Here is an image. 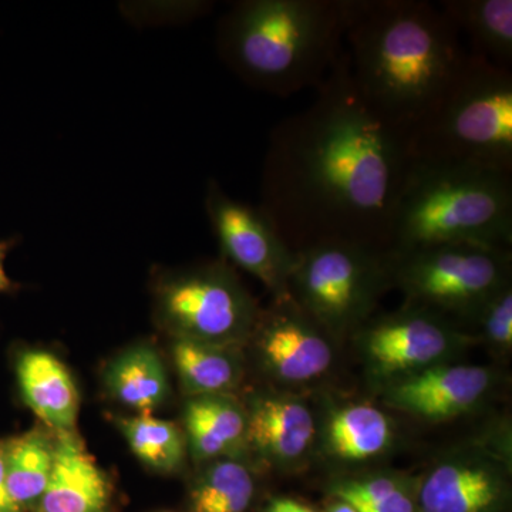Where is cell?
<instances>
[{"label": "cell", "instance_id": "obj_25", "mask_svg": "<svg viewBox=\"0 0 512 512\" xmlns=\"http://www.w3.org/2000/svg\"><path fill=\"white\" fill-rule=\"evenodd\" d=\"M121 433L126 437L134 456L161 473H174L183 467L188 453L184 431L171 421L138 414L119 421Z\"/></svg>", "mask_w": 512, "mask_h": 512}, {"label": "cell", "instance_id": "obj_19", "mask_svg": "<svg viewBox=\"0 0 512 512\" xmlns=\"http://www.w3.org/2000/svg\"><path fill=\"white\" fill-rule=\"evenodd\" d=\"M437 6L457 32L473 43V55L511 69V0H444Z\"/></svg>", "mask_w": 512, "mask_h": 512}, {"label": "cell", "instance_id": "obj_16", "mask_svg": "<svg viewBox=\"0 0 512 512\" xmlns=\"http://www.w3.org/2000/svg\"><path fill=\"white\" fill-rule=\"evenodd\" d=\"M111 485L72 431L57 433L52 476L40 512H109Z\"/></svg>", "mask_w": 512, "mask_h": 512}, {"label": "cell", "instance_id": "obj_14", "mask_svg": "<svg viewBox=\"0 0 512 512\" xmlns=\"http://www.w3.org/2000/svg\"><path fill=\"white\" fill-rule=\"evenodd\" d=\"M245 409L248 450L276 470H303L318 444V416L311 404L288 390L256 394Z\"/></svg>", "mask_w": 512, "mask_h": 512}, {"label": "cell", "instance_id": "obj_21", "mask_svg": "<svg viewBox=\"0 0 512 512\" xmlns=\"http://www.w3.org/2000/svg\"><path fill=\"white\" fill-rule=\"evenodd\" d=\"M106 386L117 402L141 416L157 410L170 392L163 362L147 345L121 353L107 369Z\"/></svg>", "mask_w": 512, "mask_h": 512}, {"label": "cell", "instance_id": "obj_5", "mask_svg": "<svg viewBox=\"0 0 512 512\" xmlns=\"http://www.w3.org/2000/svg\"><path fill=\"white\" fill-rule=\"evenodd\" d=\"M412 160L512 174V72L471 53L439 106L410 136Z\"/></svg>", "mask_w": 512, "mask_h": 512}, {"label": "cell", "instance_id": "obj_30", "mask_svg": "<svg viewBox=\"0 0 512 512\" xmlns=\"http://www.w3.org/2000/svg\"><path fill=\"white\" fill-rule=\"evenodd\" d=\"M322 512H359L353 507L352 504L346 503V501L340 500L336 497H328L325 508Z\"/></svg>", "mask_w": 512, "mask_h": 512}, {"label": "cell", "instance_id": "obj_23", "mask_svg": "<svg viewBox=\"0 0 512 512\" xmlns=\"http://www.w3.org/2000/svg\"><path fill=\"white\" fill-rule=\"evenodd\" d=\"M254 470L244 457L205 463L191 488L192 512H247L256 495Z\"/></svg>", "mask_w": 512, "mask_h": 512}, {"label": "cell", "instance_id": "obj_13", "mask_svg": "<svg viewBox=\"0 0 512 512\" xmlns=\"http://www.w3.org/2000/svg\"><path fill=\"white\" fill-rule=\"evenodd\" d=\"M500 377L491 366L448 362L376 389L387 409L426 423L476 413L490 402Z\"/></svg>", "mask_w": 512, "mask_h": 512}, {"label": "cell", "instance_id": "obj_8", "mask_svg": "<svg viewBox=\"0 0 512 512\" xmlns=\"http://www.w3.org/2000/svg\"><path fill=\"white\" fill-rule=\"evenodd\" d=\"M350 338L376 389L443 363L457 362L473 336L453 320L404 303L399 311L370 316Z\"/></svg>", "mask_w": 512, "mask_h": 512}, {"label": "cell", "instance_id": "obj_1", "mask_svg": "<svg viewBox=\"0 0 512 512\" xmlns=\"http://www.w3.org/2000/svg\"><path fill=\"white\" fill-rule=\"evenodd\" d=\"M409 137L367 106L338 60L308 109L272 131L261 210L293 252L328 241L387 252Z\"/></svg>", "mask_w": 512, "mask_h": 512}, {"label": "cell", "instance_id": "obj_12", "mask_svg": "<svg viewBox=\"0 0 512 512\" xmlns=\"http://www.w3.org/2000/svg\"><path fill=\"white\" fill-rule=\"evenodd\" d=\"M205 202L224 255L259 279L275 301L289 298L295 252L286 245L268 215L261 208L232 200L215 183L208 187Z\"/></svg>", "mask_w": 512, "mask_h": 512}, {"label": "cell", "instance_id": "obj_9", "mask_svg": "<svg viewBox=\"0 0 512 512\" xmlns=\"http://www.w3.org/2000/svg\"><path fill=\"white\" fill-rule=\"evenodd\" d=\"M157 308L175 338L235 349L249 342L259 316L247 289L221 264L165 278L158 286Z\"/></svg>", "mask_w": 512, "mask_h": 512}, {"label": "cell", "instance_id": "obj_10", "mask_svg": "<svg viewBox=\"0 0 512 512\" xmlns=\"http://www.w3.org/2000/svg\"><path fill=\"white\" fill-rule=\"evenodd\" d=\"M511 501L507 443L450 448L417 476L419 512H510Z\"/></svg>", "mask_w": 512, "mask_h": 512}, {"label": "cell", "instance_id": "obj_11", "mask_svg": "<svg viewBox=\"0 0 512 512\" xmlns=\"http://www.w3.org/2000/svg\"><path fill=\"white\" fill-rule=\"evenodd\" d=\"M266 375L288 390L312 386L335 365L336 342L292 301L259 311L251 339Z\"/></svg>", "mask_w": 512, "mask_h": 512}, {"label": "cell", "instance_id": "obj_7", "mask_svg": "<svg viewBox=\"0 0 512 512\" xmlns=\"http://www.w3.org/2000/svg\"><path fill=\"white\" fill-rule=\"evenodd\" d=\"M389 256L392 285L406 303L440 313L458 326L512 284L510 249L444 245Z\"/></svg>", "mask_w": 512, "mask_h": 512}, {"label": "cell", "instance_id": "obj_27", "mask_svg": "<svg viewBox=\"0 0 512 512\" xmlns=\"http://www.w3.org/2000/svg\"><path fill=\"white\" fill-rule=\"evenodd\" d=\"M0 512H22L10 497L6 481L5 441H0Z\"/></svg>", "mask_w": 512, "mask_h": 512}, {"label": "cell", "instance_id": "obj_29", "mask_svg": "<svg viewBox=\"0 0 512 512\" xmlns=\"http://www.w3.org/2000/svg\"><path fill=\"white\" fill-rule=\"evenodd\" d=\"M10 247H12V241L0 239V295L13 291V288H15L12 279L6 274L5 268V259Z\"/></svg>", "mask_w": 512, "mask_h": 512}, {"label": "cell", "instance_id": "obj_3", "mask_svg": "<svg viewBox=\"0 0 512 512\" xmlns=\"http://www.w3.org/2000/svg\"><path fill=\"white\" fill-rule=\"evenodd\" d=\"M357 0H248L221 25L222 56L264 92L318 89L342 50Z\"/></svg>", "mask_w": 512, "mask_h": 512}, {"label": "cell", "instance_id": "obj_2", "mask_svg": "<svg viewBox=\"0 0 512 512\" xmlns=\"http://www.w3.org/2000/svg\"><path fill=\"white\" fill-rule=\"evenodd\" d=\"M345 40L360 96L409 140L471 56L453 23L426 0H357Z\"/></svg>", "mask_w": 512, "mask_h": 512}, {"label": "cell", "instance_id": "obj_17", "mask_svg": "<svg viewBox=\"0 0 512 512\" xmlns=\"http://www.w3.org/2000/svg\"><path fill=\"white\" fill-rule=\"evenodd\" d=\"M183 420L188 451L198 463L248 451L247 409L234 394L188 397Z\"/></svg>", "mask_w": 512, "mask_h": 512}, {"label": "cell", "instance_id": "obj_28", "mask_svg": "<svg viewBox=\"0 0 512 512\" xmlns=\"http://www.w3.org/2000/svg\"><path fill=\"white\" fill-rule=\"evenodd\" d=\"M264 512H319L311 505L293 497H275L265 505Z\"/></svg>", "mask_w": 512, "mask_h": 512}, {"label": "cell", "instance_id": "obj_15", "mask_svg": "<svg viewBox=\"0 0 512 512\" xmlns=\"http://www.w3.org/2000/svg\"><path fill=\"white\" fill-rule=\"evenodd\" d=\"M392 417L369 402L333 403L318 417L316 451L332 463L360 467L386 456L396 444Z\"/></svg>", "mask_w": 512, "mask_h": 512}, {"label": "cell", "instance_id": "obj_24", "mask_svg": "<svg viewBox=\"0 0 512 512\" xmlns=\"http://www.w3.org/2000/svg\"><path fill=\"white\" fill-rule=\"evenodd\" d=\"M55 441L42 431L5 441L6 481L20 510L39 503L52 476Z\"/></svg>", "mask_w": 512, "mask_h": 512}, {"label": "cell", "instance_id": "obj_6", "mask_svg": "<svg viewBox=\"0 0 512 512\" xmlns=\"http://www.w3.org/2000/svg\"><path fill=\"white\" fill-rule=\"evenodd\" d=\"M390 256L355 242L328 241L295 252L289 296L336 343L350 338L392 288Z\"/></svg>", "mask_w": 512, "mask_h": 512}, {"label": "cell", "instance_id": "obj_20", "mask_svg": "<svg viewBox=\"0 0 512 512\" xmlns=\"http://www.w3.org/2000/svg\"><path fill=\"white\" fill-rule=\"evenodd\" d=\"M171 355L188 397L234 394L244 376L235 348L175 338Z\"/></svg>", "mask_w": 512, "mask_h": 512}, {"label": "cell", "instance_id": "obj_4", "mask_svg": "<svg viewBox=\"0 0 512 512\" xmlns=\"http://www.w3.org/2000/svg\"><path fill=\"white\" fill-rule=\"evenodd\" d=\"M444 245L512 247V174L412 160L394 208L387 254Z\"/></svg>", "mask_w": 512, "mask_h": 512}, {"label": "cell", "instance_id": "obj_18", "mask_svg": "<svg viewBox=\"0 0 512 512\" xmlns=\"http://www.w3.org/2000/svg\"><path fill=\"white\" fill-rule=\"evenodd\" d=\"M16 375L23 399L47 427L73 431L80 396L62 360L45 350H28L19 357Z\"/></svg>", "mask_w": 512, "mask_h": 512}, {"label": "cell", "instance_id": "obj_26", "mask_svg": "<svg viewBox=\"0 0 512 512\" xmlns=\"http://www.w3.org/2000/svg\"><path fill=\"white\" fill-rule=\"evenodd\" d=\"M461 328L467 330L477 345H484L495 356L510 355L512 350V284L505 286L480 309Z\"/></svg>", "mask_w": 512, "mask_h": 512}, {"label": "cell", "instance_id": "obj_22", "mask_svg": "<svg viewBox=\"0 0 512 512\" xmlns=\"http://www.w3.org/2000/svg\"><path fill=\"white\" fill-rule=\"evenodd\" d=\"M326 493L359 512H419L417 476L402 471L342 474L329 481Z\"/></svg>", "mask_w": 512, "mask_h": 512}]
</instances>
